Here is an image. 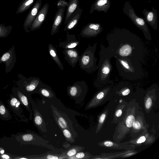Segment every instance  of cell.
Listing matches in <instances>:
<instances>
[{"label":"cell","mask_w":159,"mask_h":159,"mask_svg":"<svg viewBox=\"0 0 159 159\" xmlns=\"http://www.w3.org/2000/svg\"><path fill=\"white\" fill-rule=\"evenodd\" d=\"M63 52L65 59L72 68H74L78 62L80 56L78 50L74 48L64 49Z\"/></svg>","instance_id":"9a60e30c"},{"label":"cell","mask_w":159,"mask_h":159,"mask_svg":"<svg viewBox=\"0 0 159 159\" xmlns=\"http://www.w3.org/2000/svg\"><path fill=\"white\" fill-rule=\"evenodd\" d=\"M18 76L19 79L16 83L17 87L28 96L42 84L39 78L30 77L27 78L20 74H18Z\"/></svg>","instance_id":"8992f818"},{"label":"cell","mask_w":159,"mask_h":159,"mask_svg":"<svg viewBox=\"0 0 159 159\" xmlns=\"http://www.w3.org/2000/svg\"><path fill=\"white\" fill-rule=\"evenodd\" d=\"M7 103L10 108L20 119L21 121H25L26 120L21 107V103L13 94L10 95Z\"/></svg>","instance_id":"8fae6325"},{"label":"cell","mask_w":159,"mask_h":159,"mask_svg":"<svg viewBox=\"0 0 159 159\" xmlns=\"http://www.w3.org/2000/svg\"><path fill=\"white\" fill-rule=\"evenodd\" d=\"M134 116L132 115H129L128 116L125 120L126 125L128 127H131L134 122L135 121Z\"/></svg>","instance_id":"d4e9b609"},{"label":"cell","mask_w":159,"mask_h":159,"mask_svg":"<svg viewBox=\"0 0 159 159\" xmlns=\"http://www.w3.org/2000/svg\"><path fill=\"white\" fill-rule=\"evenodd\" d=\"M106 116V115L105 113L102 114L101 115L99 120V122L100 124H102Z\"/></svg>","instance_id":"d590c367"},{"label":"cell","mask_w":159,"mask_h":159,"mask_svg":"<svg viewBox=\"0 0 159 159\" xmlns=\"http://www.w3.org/2000/svg\"><path fill=\"white\" fill-rule=\"evenodd\" d=\"M97 44L96 43L93 45H89L80 56L78 61L80 68L88 73H92L98 68L96 65L97 58L95 56Z\"/></svg>","instance_id":"277c9868"},{"label":"cell","mask_w":159,"mask_h":159,"mask_svg":"<svg viewBox=\"0 0 159 159\" xmlns=\"http://www.w3.org/2000/svg\"><path fill=\"white\" fill-rule=\"evenodd\" d=\"M83 11V9L80 7H78L77 8L70 16L65 25L63 30L64 31L71 30L77 25L81 18Z\"/></svg>","instance_id":"4fadbf2b"},{"label":"cell","mask_w":159,"mask_h":159,"mask_svg":"<svg viewBox=\"0 0 159 159\" xmlns=\"http://www.w3.org/2000/svg\"><path fill=\"white\" fill-rule=\"evenodd\" d=\"M107 47L118 57L137 60L143 62L145 48L142 40L127 30H114L108 34Z\"/></svg>","instance_id":"6da1fadb"},{"label":"cell","mask_w":159,"mask_h":159,"mask_svg":"<svg viewBox=\"0 0 159 159\" xmlns=\"http://www.w3.org/2000/svg\"><path fill=\"white\" fill-rule=\"evenodd\" d=\"M115 58L117 69L120 76L131 81L139 79L143 76V72L140 61L118 57Z\"/></svg>","instance_id":"3957f363"},{"label":"cell","mask_w":159,"mask_h":159,"mask_svg":"<svg viewBox=\"0 0 159 159\" xmlns=\"http://www.w3.org/2000/svg\"><path fill=\"white\" fill-rule=\"evenodd\" d=\"M110 0H95L91 6L89 13L92 14L95 11L99 12L103 11L106 13L110 8Z\"/></svg>","instance_id":"2e32d148"},{"label":"cell","mask_w":159,"mask_h":159,"mask_svg":"<svg viewBox=\"0 0 159 159\" xmlns=\"http://www.w3.org/2000/svg\"><path fill=\"white\" fill-rule=\"evenodd\" d=\"M66 32V40L60 42L59 46L64 49L75 48L79 44V41L77 39L75 34H70L68 31Z\"/></svg>","instance_id":"e0dca14e"},{"label":"cell","mask_w":159,"mask_h":159,"mask_svg":"<svg viewBox=\"0 0 159 159\" xmlns=\"http://www.w3.org/2000/svg\"><path fill=\"white\" fill-rule=\"evenodd\" d=\"M63 133L67 139L71 140H72V137L70 132L67 129H64L63 130Z\"/></svg>","instance_id":"4dcf8cb0"},{"label":"cell","mask_w":159,"mask_h":159,"mask_svg":"<svg viewBox=\"0 0 159 159\" xmlns=\"http://www.w3.org/2000/svg\"><path fill=\"white\" fill-rule=\"evenodd\" d=\"M16 62V56L15 48L13 45L0 57V64L2 63H3L5 64V71L6 73H8L13 68Z\"/></svg>","instance_id":"52a82bcc"},{"label":"cell","mask_w":159,"mask_h":159,"mask_svg":"<svg viewBox=\"0 0 159 159\" xmlns=\"http://www.w3.org/2000/svg\"><path fill=\"white\" fill-rule=\"evenodd\" d=\"M42 4V0H37L27 14L25 20L23 27L25 31L29 32V27L34 20L39 11Z\"/></svg>","instance_id":"ba28073f"},{"label":"cell","mask_w":159,"mask_h":159,"mask_svg":"<svg viewBox=\"0 0 159 159\" xmlns=\"http://www.w3.org/2000/svg\"><path fill=\"white\" fill-rule=\"evenodd\" d=\"M12 91L13 95L19 100L21 105L31 113L28 101L29 97L22 93L18 87L12 88Z\"/></svg>","instance_id":"ac0fdd59"},{"label":"cell","mask_w":159,"mask_h":159,"mask_svg":"<svg viewBox=\"0 0 159 159\" xmlns=\"http://www.w3.org/2000/svg\"><path fill=\"white\" fill-rule=\"evenodd\" d=\"M48 48L50 56L57 64L60 69L62 70H64V67L62 63L59 59L56 48L52 43L48 45Z\"/></svg>","instance_id":"ffe728a7"},{"label":"cell","mask_w":159,"mask_h":159,"mask_svg":"<svg viewBox=\"0 0 159 159\" xmlns=\"http://www.w3.org/2000/svg\"><path fill=\"white\" fill-rule=\"evenodd\" d=\"M34 122L37 125H39L42 123L43 120L41 117L40 115L34 114Z\"/></svg>","instance_id":"f546056e"},{"label":"cell","mask_w":159,"mask_h":159,"mask_svg":"<svg viewBox=\"0 0 159 159\" xmlns=\"http://www.w3.org/2000/svg\"><path fill=\"white\" fill-rule=\"evenodd\" d=\"M123 11L136 26L143 32L145 38L148 40H151L152 37L146 22L143 18L139 16L136 14L129 1L125 2L123 8Z\"/></svg>","instance_id":"5b68a950"},{"label":"cell","mask_w":159,"mask_h":159,"mask_svg":"<svg viewBox=\"0 0 159 159\" xmlns=\"http://www.w3.org/2000/svg\"><path fill=\"white\" fill-rule=\"evenodd\" d=\"M68 4V2L66 0H58L57 3V8L61 7H67Z\"/></svg>","instance_id":"f1b7e54d"},{"label":"cell","mask_w":159,"mask_h":159,"mask_svg":"<svg viewBox=\"0 0 159 159\" xmlns=\"http://www.w3.org/2000/svg\"><path fill=\"white\" fill-rule=\"evenodd\" d=\"M39 91L41 94L44 97H49L51 95L50 92L47 89L40 88Z\"/></svg>","instance_id":"83f0119b"},{"label":"cell","mask_w":159,"mask_h":159,"mask_svg":"<svg viewBox=\"0 0 159 159\" xmlns=\"http://www.w3.org/2000/svg\"><path fill=\"white\" fill-rule=\"evenodd\" d=\"M104 144L105 146L108 147H111L113 144V143L112 142L109 141H106L104 142Z\"/></svg>","instance_id":"f35d334b"},{"label":"cell","mask_w":159,"mask_h":159,"mask_svg":"<svg viewBox=\"0 0 159 159\" xmlns=\"http://www.w3.org/2000/svg\"><path fill=\"white\" fill-rule=\"evenodd\" d=\"M146 140V138L144 136H142L140 137L137 140V143H143Z\"/></svg>","instance_id":"74e56055"},{"label":"cell","mask_w":159,"mask_h":159,"mask_svg":"<svg viewBox=\"0 0 159 159\" xmlns=\"http://www.w3.org/2000/svg\"><path fill=\"white\" fill-rule=\"evenodd\" d=\"M100 47L98 70L95 82L100 85H104L112 82L109 80L112 70L111 60L114 55L112 51L103 44L101 43Z\"/></svg>","instance_id":"7a4b0ae2"},{"label":"cell","mask_w":159,"mask_h":159,"mask_svg":"<svg viewBox=\"0 0 159 159\" xmlns=\"http://www.w3.org/2000/svg\"><path fill=\"white\" fill-rule=\"evenodd\" d=\"M0 118L4 120H8L12 118L8 110L1 100H0Z\"/></svg>","instance_id":"7402d4cb"},{"label":"cell","mask_w":159,"mask_h":159,"mask_svg":"<svg viewBox=\"0 0 159 159\" xmlns=\"http://www.w3.org/2000/svg\"><path fill=\"white\" fill-rule=\"evenodd\" d=\"M79 0H69L67 6L64 22L65 25L72 14L78 7Z\"/></svg>","instance_id":"d6986e66"},{"label":"cell","mask_w":159,"mask_h":159,"mask_svg":"<svg viewBox=\"0 0 159 159\" xmlns=\"http://www.w3.org/2000/svg\"><path fill=\"white\" fill-rule=\"evenodd\" d=\"M42 158L47 159H61L60 157H59L58 156L53 155H48L45 157H44Z\"/></svg>","instance_id":"e575fe53"},{"label":"cell","mask_w":159,"mask_h":159,"mask_svg":"<svg viewBox=\"0 0 159 159\" xmlns=\"http://www.w3.org/2000/svg\"><path fill=\"white\" fill-rule=\"evenodd\" d=\"M143 13L144 16V19L155 30L157 29V10L152 7L151 11L146 9L143 10Z\"/></svg>","instance_id":"7c38bea8"},{"label":"cell","mask_w":159,"mask_h":159,"mask_svg":"<svg viewBox=\"0 0 159 159\" xmlns=\"http://www.w3.org/2000/svg\"><path fill=\"white\" fill-rule=\"evenodd\" d=\"M65 8V7H61L58 8L53 22L51 32V35L58 32L63 21Z\"/></svg>","instance_id":"5bb4252c"},{"label":"cell","mask_w":159,"mask_h":159,"mask_svg":"<svg viewBox=\"0 0 159 159\" xmlns=\"http://www.w3.org/2000/svg\"><path fill=\"white\" fill-rule=\"evenodd\" d=\"M152 104V100L151 98H148L147 99L145 107L147 109H148L151 107Z\"/></svg>","instance_id":"1f68e13d"},{"label":"cell","mask_w":159,"mask_h":159,"mask_svg":"<svg viewBox=\"0 0 159 159\" xmlns=\"http://www.w3.org/2000/svg\"><path fill=\"white\" fill-rule=\"evenodd\" d=\"M36 0H22L18 5L16 14L22 13L28 9L34 4Z\"/></svg>","instance_id":"44dd1931"},{"label":"cell","mask_w":159,"mask_h":159,"mask_svg":"<svg viewBox=\"0 0 159 159\" xmlns=\"http://www.w3.org/2000/svg\"><path fill=\"white\" fill-rule=\"evenodd\" d=\"M49 6V4L46 3L40 9L34 20L29 27L30 31H33L41 27L46 19Z\"/></svg>","instance_id":"30bf717a"},{"label":"cell","mask_w":159,"mask_h":159,"mask_svg":"<svg viewBox=\"0 0 159 159\" xmlns=\"http://www.w3.org/2000/svg\"><path fill=\"white\" fill-rule=\"evenodd\" d=\"M57 121L59 126L62 129L67 127V124L65 120L62 117H59L57 120Z\"/></svg>","instance_id":"484cf974"},{"label":"cell","mask_w":159,"mask_h":159,"mask_svg":"<svg viewBox=\"0 0 159 159\" xmlns=\"http://www.w3.org/2000/svg\"><path fill=\"white\" fill-rule=\"evenodd\" d=\"M133 128L136 129H139L141 128L140 123L138 121H134L133 124Z\"/></svg>","instance_id":"d6a6232c"},{"label":"cell","mask_w":159,"mask_h":159,"mask_svg":"<svg viewBox=\"0 0 159 159\" xmlns=\"http://www.w3.org/2000/svg\"><path fill=\"white\" fill-rule=\"evenodd\" d=\"M80 148L77 147L72 148L69 149L66 153V155L68 157H72L75 154L80 150Z\"/></svg>","instance_id":"cb8c5ba5"},{"label":"cell","mask_w":159,"mask_h":159,"mask_svg":"<svg viewBox=\"0 0 159 159\" xmlns=\"http://www.w3.org/2000/svg\"><path fill=\"white\" fill-rule=\"evenodd\" d=\"M102 30L103 28L100 23H90L83 28L80 35L82 37H95L99 34Z\"/></svg>","instance_id":"9c48e42d"},{"label":"cell","mask_w":159,"mask_h":159,"mask_svg":"<svg viewBox=\"0 0 159 159\" xmlns=\"http://www.w3.org/2000/svg\"><path fill=\"white\" fill-rule=\"evenodd\" d=\"M131 88L132 86L126 89L121 93V95L123 96H125L129 94L131 92Z\"/></svg>","instance_id":"836d02e7"},{"label":"cell","mask_w":159,"mask_h":159,"mask_svg":"<svg viewBox=\"0 0 159 159\" xmlns=\"http://www.w3.org/2000/svg\"><path fill=\"white\" fill-rule=\"evenodd\" d=\"M85 154L83 152H79L76 153L74 155L69 157V159H82L85 158Z\"/></svg>","instance_id":"4316f807"},{"label":"cell","mask_w":159,"mask_h":159,"mask_svg":"<svg viewBox=\"0 0 159 159\" xmlns=\"http://www.w3.org/2000/svg\"><path fill=\"white\" fill-rule=\"evenodd\" d=\"M0 159H11V157L9 156V155L5 153L0 155Z\"/></svg>","instance_id":"8d00e7d4"},{"label":"cell","mask_w":159,"mask_h":159,"mask_svg":"<svg viewBox=\"0 0 159 159\" xmlns=\"http://www.w3.org/2000/svg\"><path fill=\"white\" fill-rule=\"evenodd\" d=\"M12 26H6L4 24H0V38H6L10 34L12 29Z\"/></svg>","instance_id":"603a6c76"},{"label":"cell","mask_w":159,"mask_h":159,"mask_svg":"<svg viewBox=\"0 0 159 159\" xmlns=\"http://www.w3.org/2000/svg\"><path fill=\"white\" fill-rule=\"evenodd\" d=\"M122 114V110L121 109H119L116 112L115 115L117 117H119L121 116Z\"/></svg>","instance_id":"ab89813d"}]
</instances>
